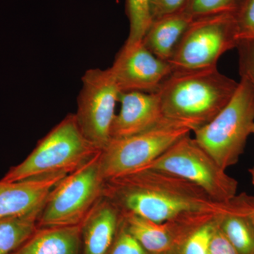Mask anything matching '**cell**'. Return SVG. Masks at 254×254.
<instances>
[{
    "label": "cell",
    "instance_id": "ac0fdd59",
    "mask_svg": "<svg viewBox=\"0 0 254 254\" xmlns=\"http://www.w3.org/2000/svg\"><path fill=\"white\" fill-rule=\"evenodd\" d=\"M42 208L0 220V254H14L32 236L38 229Z\"/></svg>",
    "mask_w": 254,
    "mask_h": 254
},
{
    "label": "cell",
    "instance_id": "7a4b0ae2",
    "mask_svg": "<svg viewBox=\"0 0 254 254\" xmlns=\"http://www.w3.org/2000/svg\"><path fill=\"white\" fill-rule=\"evenodd\" d=\"M238 85L216 66L172 73L158 94L165 118L193 132L208 125L226 106Z\"/></svg>",
    "mask_w": 254,
    "mask_h": 254
},
{
    "label": "cell",
    "instance_id": "d6986e66",
    "mask_svg": "<svg viewBox=\"0 0 254 254\" xmlns=\"http://www.w3.org/2000/svg\"><path fill=\"white\" fill-rule=\"evenodd\" d=\"M126 12L129 22V33L125 45L141 43L153 22L151 0H126Z\"/></svg>",
    "mask_w": 254,
    "mask_h": 254
},
{
    "label": "cell",
    "instance_id": "d4e9b609",
    "mask_svg": "<svg viewBox=\"0 0 254 254\" xmlns=\"http://www.w3.org/2000/svg\"><path fill=\"white\" fill-rule=\"evenodd\" d=\"M188 0H151L153 20L185 9Z\"/></svg>",
    "mask_w": 254,
    "mask_h": 254
},
{
    "label": "cell",
    "instance_id": "52a82bcc",
    "mask_svg": "<svg viewBox=\"0 0 254 254\" xmlns=\"http://www.w3.org/2000/svg\"><path fill=\"white\" fill-rule=\"evenodd\" d=\"M143 168H153L188 180L209 195L226 202L236 196L238 182L227 175L190 133L185 135Z\"/></svg>",
    "mask_w": 254,
    "mask_h": 254
},
{
    "label": "cell",
    "instance_id": "5b68a950",
    "mask_svg": "<svg viewBox=\"0 0 254 254\" xmlns=\"http://www.w3.org/2000/svg\"><path fill=\"white\" fill-rule=\"evenodd\" d=\"M100 152L62 179L50 191L38 216V228L77 225L85 220L103 196Z\"/></svg>",
    "mask_w": 254,
    "mask_h": 254
},
{
    "label": "cell",
    "instance_id": "44dd1931",
    "mask_svg": "<svg viewBox=\"0 0 254 254\" xmlns=\"http://www.w3.org/2000/svg\"><path fill=\"white\" fill-rule=\"evenodd\" d=\"M240 0H188L185 8L193 18L232 11Z\"/></svg>",
    "mask_w": 254,
    "mask_h": 254
},
{
    "label": "cell",
    "instance_id": "484cf974",
    "mask_svg": "<svg viewBox=\"0 0 254 254\" xmlns=\"http://www.w3.org/2000/svg\"><path fill=\"white\" fill-rule=\"evenodd\" d=\"M208 254H237L219 227L218 220L210 240Z\"/></svg>",
    "mask_w": 254,
    "mask_h": 254
},
{
    "label": "cell",
    "instance_id": "f1b7e54d",
    "mask_svg": "<svg viewBox=\"0 0 254 254\" xmlns=\"http://www.w3.org/2000/svg\"><path fill=\"white\" fill-rule=\"evenodd\" d=\"M252 133H254V127H253V130H252Z\"/></svg>",
    "mask_w": 254,
    "mask_h": 254
},
{
    "label": "cell",
    "instance_id": "7c38bea8",
    "mask_svg": "<svg viewBox=\"0 0 254 254\" xmlns=\"http://www.w3.org/2000/svg\"><path fill=\"white\" fill-rule=\"evenodd\" d=\"M119 103L121 108L113 120L111 140L135 136L174 123L164 115L158 93H121Z\"/></svg>",
    "mask_w": 254,
    "mask_h": 254
},
{
    "label": "cell",
    "instance_id": "83f0119b",
    "mask_svg": "<svg viewBox=\"0 0 254 254\" xmlns=\"http://www.w3.org/2000/svg\"><path fill=\"white\" fill-rule=\"evenodd\" d=\"M251 218H252V222H253L254 225V210L250 214Z\"/></svg>",
    "mask_w": 254,
    "mask_h": 254
},
{
    "label": "cell",
    "instance_id": "e0dca14e",
    "mask_svg": "<svg viewBox=\"0 0 254 254\" xmlns=\"http://www.w3.org/2000/svg\"><path fill=\"white\" fill-rule=\"evenodd\" d=\"M254 210V196L247 194L235 210L220 215L218 225L237 254H254V225L250 214Z\"/></svg>",
    "mask_w": 254,
    "mask_h": 254
},
{
    "label": "cell",
    "instance_id": "cb8c5ba5",
    "mask_svg": "<svg viewBox=\"0 0 254 254\" xmlns=\"http://www.w3.org/2000/svg\"><path fill=\"white\" fill-rule=\"evenodd\" d=\"M240 76L250 79L254 85V40H243L237 46Z\"/></svg>",
    "mask_w": 254,
    "mask_h": 254
},
{
    "label": "cell",
    "instance_id": "ffe728a7",
    "mask_svg": "<svg viewBox=\"0 0 254 254\" xmlns=\"http://www.w3.org/2000/svg\"><path fill=\"white\" fill-rule=\"evenodd\" d=\"M237 40H254V0H240L233 11Z\"/></svg>",
    "mask_w": 254,
    "mask_h": 254
},
{
    "label": "cell",
    "instance_id": "4316f807",
    "mask_svg": "<svg viewBox=\"0 0 254 254\" xmlns=\"http://www.w3.org/2000/svg\"><path fill=\"white\" fill-rule=\"evenodd\" d=\"M249 172H250L251 177H252V184H253V185H254V166L252 167V168H251L250 169Z\"/></svg>",
    "mask_w": 254,
    "mask_h": 254
},
{
    "label": "cell",
    "instance_id": "8fae6325",
    "mask_svg": "<svg viewBox=\"0 0 254 254\" xmlns=\"http://www.w3.org/2000/svg\"><path fill=\"white\" fill-rule=\"evenodd\" d=\"M110 68L121 93H158L173 73L168 62L155 56L142 42L124 45Z\"/></svg>",
    "mask_w": 254,
    "mask_h": 254
},
{
    "label": "cell",
    "instance_id": "277c9868",
    "mask_svg": "<svg viewBox=\"0 0 254 254\" xmlns=\"http://www.w3.org/2000/svg\"><path fill=\"white\" fill-rule=\"evenodd\" d=\"M254 125V85L241 76L230 101L208 125L193 131V138L226 170L238 163Z\"/></svg>",
    "mask_w": 254,
    "mask_h": 254
},
{
    "label": "cell",
    "instance_id": "ba28073f",
    "mask_svg": "<svg viewBox=\"0 0 254 254\" xmlns=\"http://www.w3.org/2000/svg\"><path fill=\"white\" fill-rule=\"evenodd\" d=\"M190 132L185 125L171 123L135 136L112 139L100 152L102 177L109 180L145 168Z\"/></svg>",
    "mask_w": 254,
    "mask_h": 254
},
{
    "label": "cell",
    "instance_id": "7402d4cb",
    "mask_svg": "<svg viewBox=\"0 0 254 254\" xmlns=\"http://www.w3.org/2000/svg\"><path fill=\"white\" fill-rule=\"evenodd\" d=\"M218 217L195 230L182 245L178 254H208Z\"/></svg>",
    "mask_w": 254,
    "mask_h": 254
},
{
    "label": "cell",
    "instance_id": "8992f818",
    "mask_svg": "<svg viewBox=\"0 0 254 254\" xmlns=\"http://www.w3.org/2000/svg\"><path fill=\"white\" fill-rule=\"evenodd\" d=\"M237 44L233 11L193 18L168 63L173 73L216 67L222 55Z\"/></svg>",
    "mask_w": 254,
    "mask_h": 254
},
{
    "label": "cell",
    "instance_id": "9c48e42d",
    "mask_svg": "<svg viewBox=\"0 0 254 254\" xmlns=\"http://www.w3.org/2000/svg\"><path fill=\"white\" fill-rule=\"evenodd\" d=\"M81 80L75 115L83 136L101 150L111 141L110 132L121 91L110 68L88 69Z\"/></svg>",
    "mask_w": 254,
    "mask_h": 254
},
{
    "label": "cell",
    "instance_id": "603a6c76",
    "mask_svg": "<svg viewBox=\"0 0 254 254\" xmlns=\"http://www.w3.org/2000/svg\"><path fill=\"white\" fill-rule=\"evenodd\" d=\"M106 254H150L127 230L123 219L113 245Z\"/></svg>",
    "mask_w": 254,
    "mask_h": 254
},
{
    "label": "cell",
    "instance_id": "6da1fadb",
    "mask_svg": "<svg viewBox=\"0 0 254 254\" xmlns=\"http://www.w3.org/2000/svg\"><path fill=\"white\" fill-rule=\"evenodd\" d=\"M245 195L218 201L195 184L153 168H141L105 180L103 187V196L122 214L158 223L188 212L229 213L243 203Z\"/></svg>",
    "mask_w": 254,
    "mask_h": 254
},
{
    "label": "cell",
    "instance_id": "4fadbf2b",
    "mask_svg": "<svg viewBox=\"0 0 254 254\" xmlns=\"http://www.w3.org/2000/svg\"><path fill=\"white\" fill-rule=\"evenodd\" d=\"M66 175L55 174L11 183L0 182V220L43 207L50 191Z\"/></svg>",
    "mask_w": 254,
    "mask_h": 254
},
{
    "label": "cell",
    "instance_id": "5bb4252c",
    "mask_svg": "<svg viewBox=\"0 0 254 254\" xmlns=\"http://www.w3.org/2000/svg\"><path fill=\"white\" fill-rule=\"evenodd\" d=\"M123 215L102 197L85 218L82 227V254H106L113 245Z\"/></svg>",
    "mask_w": 254,
    "mask_h": 254
},
{
    "label": "cell",
    "instance_id": "3957f363",
    "mask_svg": "<svg viewBox=\"0 0 254 254\" xmlns=\"http://www.w3.org/2000/svg\"><path fill=\"white\" fill-rule=\"evenodd\" d=\"M69 114L37 143L27 158L11 167L0 182L11 183L55 174L72 173L99 153Z\"/></svg>",
    "mask_w": 254,
    "mask_h": 254
},
{
    "label": "cell",
    "instance_id": "2e32d148",
    "mask_svg": "<svg viewBox=\"0 0 254 254\" xmlns=\"http://www.w3.org/2000/svg\"><path fill=\"white\" fill-rule=\"evenodd\" d=\"M193 19L182 10L153 20L142 43L159 59L169 62Z\"/></svg>",
    "mask_w": 254,
    "mask_h": 254
},
{
    "label": "cell",
    "instance_id": "30bf717a",
    "mask_svg": "<svg viewBox=\"0 0 254 254\" xmlns=\"http://www.w3.org/2000/svg\"><path fill=\"white\" fill-rule=\"evenodd\" d=\"M224 213L188 212L158 223L132 215L122 214L128 231L150 254H178L182 245L200 227Z\"/></svg>",
    "mask_w": 254,
    "mask_h": 254
},
{
    "label": "cell",
    "instance_id": "9a60e30c",
    "mask_svg": "<svg viewBox=\"0 0 254 254\" xmlns=\"http://www.w3.org/2000/svg\"><path fill=\"white\" fill-rule=\"evenodd\" d=\"M83 221L77 225L38 228L13 254H82Z\"/></svg>",
    "mask_w": 254,
    "mask_h": 254
}]
</instances>
